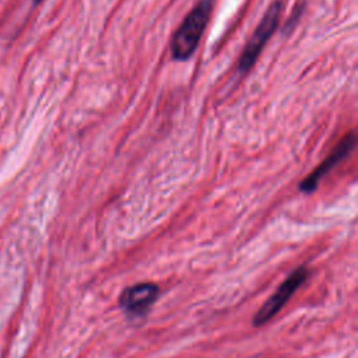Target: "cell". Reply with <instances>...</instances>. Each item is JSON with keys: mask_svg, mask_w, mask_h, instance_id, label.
<instances>
[{"mask_svg": "<svg viewBox=\"0 0 358 358\" xmlns=\"http://www.w3.org/2000/svg\"><path fill=\"white\" fill-rule=\"evenodd\" d=\"M214 0H199V3L179 25L171 42V53L175 60H187L194 53L208 24Z\"/></svg>", "mask_w": 358, "mask_h": 358, "instance_id": "1", "label": "cell"}, {"mask_svg": "<svg viewBox=\"0 0 358 358\" xmlns=\"http://www.w3.org/2000/svg\"><path fill=\"white\" fill-rule=\"evenodd\" d=\"M280 14H281V1H274L267 8L264 15L262 17L257 28L255 29L253 35L250 36L249 42L246 43V46H245V49H243V52L239 57L238 70L241 73H248L253 67V64L256 63L262 49L267 43L268 38L277 29Z\"/></svg>", "mask_w": 358, "mask_h": 358, "instance_id": "2", "label": "cell"}, {"mask_svg": "<svg viewBox=\"0 0 358 358\" xmlns=\"http://www.w3.org/2000/svg\"><path fill=\"white\" fill-rule=\"evenodd\" d=\"M308 275H309V271L303 266L294 270L284 280V282L275 289V292L256 312V315L253 317V322H252L253 326H256V327L263 326L270 319H273L282 309V306L287 303V301L294 295V292L298 289V287L305 282Z\"/></svg>", "mask_w": 358, "mask_h": 358, "instance_id": "3", "label": "cell"}, {"mask_svg": "<svg viewBox=\"0 0 358 358\" xmlns=\"http://www.w3.org/2000/svg\"><path fill=\"white\" fill-rule=\"evenodd\" d=\"M158 287L152 282H138L124 288L119 295L120 308L133 317L144 316L158 296Z\"/></svg>", "mask_w": 358, "mask_h": 358, "instance_id": "4", "label": "cell"}, {"mask_svg": "<svg viewBox=\"0 0 358 358\" xmlns=\"http://www.w3.org/2000/svg\"><path fill=\"white\" fill-rule=\"evenodd\" d=\"M355 133L351 131L347 136L343 137V140L337 144V147L333 150V152L315 169L312 171L301 183H299V190L303 193H312L316 190L319 180L330 172L341 159H344L355 147Z\"/></svg>", "mask_w": 358, "mask_h": 358, "instance_id": "5", "label": "cell"}, {"mask_svg": "<svg viewBox=\"0 0 358 358\" xmlns=\"http://www.w3.org/2000/svg\"><path fill=\"white\" fill-rule=\"evenodd\" d=\"M41 1H42V0H34V3H36V4H38V3H41Z\"/></svg>", "mask_w": 358, "mask_h": 358, "instance_id": "6", "label": "cell"}]
</instances>
